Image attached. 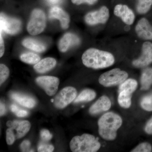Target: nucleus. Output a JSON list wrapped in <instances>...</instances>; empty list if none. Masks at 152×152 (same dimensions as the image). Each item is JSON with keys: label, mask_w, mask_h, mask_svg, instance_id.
Wrapping results in <instances>:
<instances>
[{"label": "nucleus", "mask_w": 152, "mask_h": 152, "mask_svg": "<svg viewBox=\"0 0 152 152\" xmlns=\"http://www.w3.org/2000/svg\"><path fill=\"white\" fill-rule=\"evenodd\" d=\"M30 146H31V143L29 141L26 140L23 141L21 144L20 148L23 152H28L29 150Z\"/></svg>", "instance_id": "nucleus-32"}, {"label": "nucleus", "mask_w": 152, "mask_h": 152, "mask_svg": "<svg viewBox=\"0 0 152 152\" xmlns=\"http://www.w3.org/2000/svg\"><path fill=\"white\" fill-rule=\"evenodd\" d=\"M7 126L13 133L16 132V140L21 138L26 135L31 127V124L27 121H9L7 123Z\"/></svg>", "instance_id": "nucleus-11"}, {"label": "nucleus", "mask_w": 152, "mask_h": 152, "mask_svg": "<svg viewBox=\"0 0 152 152\" xmlns=\"http://www.w3.org/2000/svg\"><path fill=\"white\" fill-rule=\"evenodd\" d=\"M70 148L74 152H95L100 148L101 144L94 136L84 134L74 137L70 142Z\"/></svg>", "instance_id": "nucleus-3"}, {"label": "nucleus", "mask_w": 152, "mask_h": 152, "mask_svg": "<svg viewBox=\"0 0 152 152\" xmlns=\"http://www.w3.org/2000/svg\"><path fill=\"white\" fill-rule=\"evenodd\" d=\"M80 43L78 37L72 33H67L60 40L58 48L60 51L64 53L71 47L77 45Z\"/></svg>", "instance_id": "nucleus-15"}, {"label": "nucleus", "mask_w": 152, "mask_h": 152, "mask_svg": "<svg viewBox=\"0 0 152 152\" xmlns=\"http://www.w3.org/2000/svg\"><path fill=\"white\" fill-rule=\"evenodd\" d=\"M96 94L94 91L91 89H86L82 91L76 98L74 102L75 103L81 102H88L92 101L96 98Z\"/></svg>", "instance_id": "nucleus-22"}, {"label": "nucleus", "mask_w": 152, "mask_h": 152, "mask_svg": "<svg viewBox=\"0 0 152 152\" xmlns=\"http://www.w3.org/2000/svg\"><path fill=\"white\" fill-rule=\"evenodd\" d=\"M122 123L121 118L118 114L113 112L104 114L98 121L100 136L106 140H114L116 137L117 131Z\"/></svg>", "instance_id": "nucleus-2"}, {"label": "nucleus", "mask_w": 152, "mask_h": 152, "mask_svg": "<svg viewBox=\"0 0 152 152\" xmlns=\"http://www.w3.org/2000/svg\"><path fill=\"white\" fill-rule=\"evenodd\" d=\"M145 131L148 134L152 135V117L146 124Z\"/></svg>", "instance_id": "nucleus-33"}, {"label": "nucleus", "mask_w": 152, "mask_h": 152, "mask_svg": "<svg viewBox=\"0 0 152 152\" xmlns=\"http://www.w3.org/2000/svg\"><path fill=\"white\" fill-rule=\"evenodd\" d=\"M136 32L141 39L152 40V26L145 18L140 20L136 26Z\"/></svg>", "instance_id": "nucleus-13"}, {"label": "nucleus", "mask_w": 152, "mask_h": 152, "mask_svg": "<svg viewBox=\"0 0 152 152\" xmlns=\"http://www.w3.org/2000/svg\"><path fill=\"white\" fill-rule=\"evenodd\" d=\"M49 17L50 18L57 19L59 20L61 27L64 29H66L69 27V16L62 9L57 7H53L50 10Z\"/></svg>", "instance_id": "nucleus-16"}, {"label": "nucleus", "mask_w": 152, "mask_h": 152, "mask_svg": "<svg viewBox=\"0 0 152 152\" xmlns=\"http://www.w3.org/2000/svg\"><path fill=\"white\" fill-rule=\"evenodd\" d=\"M82 59L87 67L96 69L108 67L115 62V58L111 53L95 48L87 50L83 55Z\"/></svg>", "instance_id": "nucleus-1"}, {"label": "nucleus", "mask_w": 152, "mask_h": 152, "mask_svg": "<svg viewBox=\"0 0 152 152\" xmlns=\"http://www.w3.org/2000/svg\"><path fill=\"white\" fill-rule=\"evenodd\" d=\"M111 107V102L107 96H103L98 100L89 109L90 113L97 115L109 110Z\"/></svg>", "instance_id": "nucleus-14"}, {"label": "nucleus", "mask_w": 152, "mask_h": 152, "mask_svg": "<svg viewBox=\"0 0 152 152\" xmlns=\"http://www.w3.org/2000/svg\"><path fill=\"white\" fill-rule=\"evenodd\" d=\"M1 33L3 31L10 35L18 34L21 28V22L18 19L10 18L3 13L0 16Z\"/></svg>", "instance_id": "nucleus-7"}, {"label": "nucleus", "mask_w": 152, "mask_h": 152, "mask_svg": "<svg viewBox=\"0 0 152 152\" xmlns=\"http://www.w3.org/2000/svg\"><path fill=\"white\" fill-rule=\"evenodd\" d=\"M114 13L116 16L121 18L126 24L131 25L134 23L135 19L134 14L127 6L117 5L114 9Z\"/></svg>", "instance_id": "nucleus-12"}, {"label": "nucleus", "mask_w": 152, "mask_h": 152, "mask_svg": "<svg viewBox=\"0 0 152 152\" xmlns=\"http://www.w3.org/2000/svg\"><path fill=\"white\" fill-rule=\"evenodd\" d=\"M152 151L151 145L147 142L141 143L132 150V152H150Z\"/></svg>", "instance_id": "nucleus-27"}, {"label": "nucleus", "mask_w": 152, "mask_h": 152, "mask_svg": "<svg viewBox=\"0 0 152 152\" xmlns=\"http://www.w3.org/2000/svg\"><path fill=\"white\" fill-rule=\"evenodd\" d=\"M6 111L5 105L3 103L1 102L0 104V115L2 116L4 115Z\"/></svg>", "instance_id": "nucleus-36"}, {"label": "nucleus", "mask_w": 152, "mask_h": 152, "mask_svg": "<svg viewBox=\"0 0 152 152\" xmlns=\"http://www.w3.org/2000/svg\"><path fill=\"white\" fill-rule=\"evenodd\" d=\"M109 10L107 7H102L99 10L87 14L85 18L88 24L95 25L99 23H105L109 18Z\"/></svg>", "instance_id": "nucleus-9"}, {"label": "nucleus", "mask_w": 152, "mask_h": 152, "mask_svg": "<svg viewBox=\"0 0 152 152\" xmlns=\"http://www.w3.org/2000/svg\"><path fill=\"white\" fill-rule=\"evenodd\" d=\"M140 105L142 108L145 110L152 111V94L144 97L141 101Z\"/></svg>", "instance_id": "nucleus-26"}, {"label": "nucleus", "mask_w": 152, "mask_h": 152, "mask_svg": "<svg viewBox=\"0 0 152 152\" xmlns=\"http://www.w3.org/2000/svg\"><path fill=\"white\" fill-rule=\"evenodd\" d=\"M137 82L135 80L133 79H128L120 85L119 88V92L125 90L132 94L137 89Z\"/></svg>", "instance_id": "nucleus-23"}, {"label": "nucleus", "mask_w": 152, "mask_h": 152, "mask_svg": "<svg viewBox=\"0 0 152 152\" xmlns=\"http://www.w3.org/2000/svg\"><path fill=\"white\" fill-rule=\"evenodd\" d=\"M54 150V147L50 144L41 143L38 147V151L39 152H51Z\"/></svg>", "instance_id": "nucleus-30"}, {"label": "nucleus", "mask_w": 152, "mask_h": 152, "mask_svg": "<svg viewBox=\"0 0 152 152\" xmlns=\"http://www.w3.org/2000/svg\"><path fill=\"white\" fill-rule=\"evenodd\" d=\"M11 111L15 114L18 117H24L28 115V112L25 110L20 109L17 105H12L11 106Z\"/></svg>", "instance_id": "nucleus-29"}, {"label": "nucleus", "mask_w": 152, "mask_h": 152, "mask_svg": "<svg viewBox=\"0 0 152 152\" xmlns=\"http://www.w3.org/2000/svg\"><path fill=\"white\" fill-rule=\"evenodd\" d=\"M118 102L121 107L124 108H129L132 104V94L123 90L119 92Z\"/></svg>", "instance_id": "nucleus-21"}, {"label": "nucleus", "mask_w": 152, "mask_h": 152, "mask_svg": "<svg viewBox=\"0 0 152 152\" xmlns=\"http://www.w3.org/2000/svg\"><path fill=\"white\" fill-rule=\"evenodd\" d=\"M47 1L51 5H55L59 3L60 0H47Z\"/></svg>", "instance_id": "nucleus-37"}, {"label": "nucleus", "mask_w": 152, "mask_h": 152, "mask_svg": "<svg viewBox=\"0 0 152 152\" xmlns=\"http://www.w3.org/2000/svg\"><path fill=\"white\" fill-rule=\"evenodd\" d=\"M128 77L125 71L115 68L102 74L99 79V83L106 87L114 86L121 84Z\"/></svg>", "instance_id": "nucleus-4"}, {"label": "nucleus", "mask_w": 152, "mask_h": 152, "mask_svg": "<svg viewBox=\"0 0 152 152\" xmlns=\"http://www.w3.org/2000/svg\"><path fill=\"white\" fill-rule=\"evenodd\" d=\"M11 97L17 102L26 107H34L36 105V102L33 98L28 96L14 93L11 94Z\"/></svg>", "instance_id": "nucleus-18"}, {"label": "nucleus", "mask_w": 152, "mask_h": 152, "mask_svg": "<svg viewBox=\"0 0 152 152\" xmlns=\"http://www.w3.org/2000/svg\"><path fill=\"white\" fill-rule=\"evenodd\" d=\"M20 59L26 64H36L40 61V57L34 53H25L21 55Z\"/></svg>", "instance_id": "nucleus-24"}, {"label": "nucleus", "mask_w": 152, "mask_h": 152, "mask_svg": "<svg viewBox=\"0 0 152 152\" xmlns=\"http://www.w3.org/2000/svg\"><path fill=\"white\" fill-rule=\"evenodd\" d=\"M36 83L49 96L56 93L60 83L59 79L53 76H42L36 80Z\"/></svg>", "instance_id": "nucleus-8"}, {"label": "nucleus", "mask_w": 152, "mask_h": 152, "mask_svg": "<svg viewBox=\"0 0 152 152\" xmlns=\"http://www.w3.org/2000/svg\"><path fill=\"white\" fill-rule=\"evenodd\" d=\"M10 75V70L7 66L1 64L0 65V84L2 85L7 79Z\"/></svg>", "instance_id": "nucleus-28"}, {"label": "nucleus", "mask_w": 152, "mask_h": 152, "mask_svg": "<svg viewBox=\"0 0 152 152\" xmlns=\"http://www.w3.org/2000/svg\"><path fill=\"white\" fill-rule=\"evenodd\" d=\"M0 38H0V57L1 58L4 55L5 50L4 44L2 36L1 33Z\"/></svg>", "instance_id": "nucleus-35"}, {"label": "nucleus", "mask_w": 152, "mask_h": 152, "mask_svg": "<svg viewBox=\"0 0 152 152\" xmlns=\"http://www.w3.org/2000/svg\"><path fill=\"white\" fill-rule=\"evenodd\" d=\"M22 44L26 48L37 53H42L46 49L42 43L32 38L25 39L22 42Z\"/></svg>", "instance_id": "nucleus-19"}, {"label": "nucleus", "mask_w": 152, "mask_h": 152, "mask_svg": "<svg viewBox=\"0 0 152 152\" xmlns=\"http://www.w3.org/2000/svg\"><path fill=\"white\" fill-rule=\"evenodd\" d=\"M152 63V43L144 42L142 47V53L138 58L133 61V66L138 68H143L149 65Z\"/></svg>", "instance_id": "nucleus-10"}, {"label": "nucleus", "mask_w": 152, "mask_h": 152, "mask_svg": "<svg viewBox=\"0 0 152 152\" xmlns=\"http://www.w3.org/2000/svg\"><path fill=\"white\" fill-rule=\"evenodd\" d=\"M46 26V17L43 11L39 9L33 10L27 26L30 34L35 36L43 31Z\"/></svg>", "instance_id": "nucleus-5"}, {"label": "nucleus", "mask_w": 152, "mask_h": 152, "mask_svg": "<svg viewBox=\"0 0 152 152\" xmlns=\"http://www.w3.org/2000/svg\"><path fill=\"white\" fill-rule=\"evenodd\" d=\"M98 0H72V2L76 5H80L84 3L92 5L96 2Z\"/></svg>", "instance_id": "nucleus-34"}, {"label": "nucleus", "mask_w": 152, "mask_h": 152, "mask_svg": "<svg viewBox=\"0 0 152 152\" xmlns=\"http://www.w3.org/2000/svg\"><path fill=\"white\" fill-rule=\"evenodd\" d=\"M77 91L72 87H66L61 90L55 98L54 104L58 109L66 107L76 99Z\"/></svg>", "instance_id": "nucleus-6"}, {"label": "nucleus", "mask_w": 152, "mask_h": 152, "mask_svg": "<svg viewBox=\"0 0 152 152\" xmlns=\"http://www.w3.org/2000/svg\"><path fill=\"white\" fill-rule=\"evenodd\" d=\"M56 64V61L54 58H47L40 61L35 65L34 68L37 72L45 73L54 68Z\"/></svg>", "instance_id": "nucleus-17"}, {"label": "nucleus", "mask_w": 152, "mask_h": 152, "mask_svg": "<svg viewBox=\"0 0 152 152\" xmlns=\"http://www.w3.org/2000/svg\"><path fill=\"white\" fill-rule=\"evenodd\" d=\"M137 12L139 13H146L150 10L152 6V0H137Z\"/></svg>", "instance_id": "nucleus-25"}, {"label": "nucleus", "mask_w": 152, "mask_h": 152, "mask_svg": "<svg viewBox=\"0 0 152 152\" xmlns=\"http://www.w3.org/2000/svg\"><path fill=\"white\" fill-rule=\"evenodd\" d=\"M40 136L42 139L45 141H48L52 139L53 136L47 129H43L41 131Z\"/></svg>", "instance_id": "nucleus-31"}, {"label": "nucleus", "mask_w": 152, "mask_h": 152, "mask_svg": "<svg viewBox=\"0 0 152 152\" xmlns=\"http://www.w3.org/2000/svg\"><path fill=\"white\" fill-rule=\"evenodd\" d=\"M142 90H148L152 85V68H147L143 70L141 77Z\"/></svg>", "instance_id": "nucleus-20"}]
</instances>
